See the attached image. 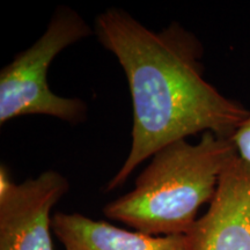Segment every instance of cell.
<instances>
[{"label": "cell", "mask_w": 250, "mask_h": 250, "mask_svg": "<svg viewBox=\"0 0 250 250\" xmlns=\"http://www.w3.org/2000/svg\"><path fill=\"white\" fill-rule=\"evenodd\" d=\"M94 34L123 68L133 109L129 155L107 192L168 144L205 132L232 138L250 115L204 79L202 43L181 23L154 31L110 7L95 18Z\"/></svg>", "instance_id": "6da1fadb"}, {"label": "cell", "mask_w": 250, "mask_h": 250, "mask_svg": "<svg viewBox=\"0 0 250 250\" xmlns=\"http://www.w3.org/2000/svg\"><path fill=\"white\" fill-rule=\"evenodd\" d=\"M237 156L232 138L212 132L203 133L196 144H168L152 155L133 189L105 205L103 213L147 235H186Z\"/></svg>", "instance_id": "7a4b0ae2"}, {"label": "cell", "mask_w": 250, "mask_h": 250, "mask_svg": "<svg viewBox=\"0 0 250 250\" xmlns=\"http://www.w3.org/2000/svg\"><path fill=\"white\" fill-rule=\"evenodd\" d=\"M94 34V28L68 6H58L43 35L14 56L0 72V124L29 115H44L71 124L87 118V104L52 92L48 70L64 49Z\"/></svg>", "instance_id": "3957f363"}, {"label": "cell", "mask_w": 250, "mask_h": 250, "mask_svg": "<svg viewBox=\"0 0 250 250\" xmlns=\"http://www.w3.org/2000/svg\"><path fill=\"white\" fill-rule=\"evenodd\" d=\"M68 190V180L56 170L14 183L1 165L0 250H55L51 210Z\"/></svg>", "instance_id": "277c9868"}, {"label": "cell", "mask_w": 250, "mask_h": 250, "mask_svg": "<svg viewBox=\"0 0 250 250\" xmlns=\"http://www.w3.org/2000/svg\"><path fill=\"white\" fill-rule=\"evenodd\" d=\"M187 250H250V165L239 156L221 174L210 208L186 234Z\"/></svg>", "instance_id": "5b68a950"}, {"label": "cell", "mask_w": 250, "mask_h": 250, "mask_svg": "<svg viewBox=\"0 0 250 250\" xmlns=\"http://www.w3.org/2000/svg\"><path fill=\"white\" fill-rule=\"evenodd\" d=\"M51 227L65 250H187L186 235H147L80 213L57 212Z\"/></svg>", "instance_id": "8992f818"}, {"label": "cell", "mask_w": 250, "mask_h": 250, "mask_svg": "<svg viewBox=\"0 0 250 250\" xmlns=\"http://www.w3.org/2000/svg\"><path fill=\"white\" fill-rule=\"evenodd\" d=\"M232 142L239 158L250 165V115L237 127L232 137Z\"/></svg>", "instance_id": "52a82bcc"}]
</instances>
